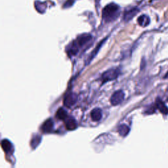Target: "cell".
I'll list each match as a JSON object with an SVG mask.
<instances>
[{
    "instance_id": "obj_1",
    "label": "cell",
    "mask_w": 168,
    "mask_h": 168,
    "mask_svg": "<svg viewBox=\"0 0 168 168\" xmlns=\"http://www.w3.org/2000/svg\"><path fill=\"white\" fill-rule=\"evenodd\" d=\"M119 9V6L115 3H110L107 5L102 10V17L107 20H110L115 17Z\"/></svg>"
},
{
    "instance_id": "obj_2",
    "label": "cell",
    "mask_w": 168,
    "mask_h": 168,
    "mask_svg": "<svg viewBox=\"0 0 168 168\" xmlns=\"http://www.w3.org/2000/svg\"><path fill=\"white\" fill-rule=\"evenodd\" d=\"M120 74V71L118 69H109L106 72H104L102 75V80L103 83L107 82L109 81L114 80L118 78V76Z\"/></svg>"
},
{
    "instance_id": "obj_3",
    "label": "cell",
    "mask_w": 168,
    "mask_h": 168,
    "mask_svg": "<svg viewBox=\"0 0 168 168\" xmlns=\"http://www.w3.org/2000/svg\"><path fill=\"white\" fill-rule=\"evenodd\" d=\"M124 97H125V93H123V91L122 90L116 91V92H114L111 97L110 99L111 104L114 105V106H116V105H118L119 104L122 102V101L124 99Z\"/></svg>"
},
{
    "instance_id": "obj_4",
    "label": "cell",
    "mask_w": 168,
    "mask_h": 168,
    "mask_svg": "<svg viewBox=\"0 0 168 168\" xmlns=\"http://www.w3.org/2000/svg\"><path fill=\"white\" fill-rule=\"evenodd\" d=\"M78 101V96L73 92L68 93L64 99V104L65 106L68 108H71Z\"/></svg>"
},
{
    "instance_id": "obj_5",
    "label": "cell",
    "mask_w": 168,
    "mask_h": 168,
    "mask_svg": "<svg viewBox=\"0 0 168 168\" xmlns=\"http://www.w3.org/2000/svg\"><path fill=\"white\" fill-rule=\"evenodd\" d=\"M91 39H92V36H90L89 34H83L81 36H79L74 43L78 47H82L88 43Z\"/></svg>"
},
{
    "instance_id": "obj_6",
    "label": "cell",
    "mask_w": 168,
    "mask_h": 168,
    "mask_svg": "<svg viewBox=\"0 0 168 168\" xmlns=\"http://www.w3.org/2000/svg\"><path fill=\"white\" fill-rule=\"evenodd\" d=\"M65 127L68 130H74L78 127V124L74 118L68 117L65 120Z\"/></svg>"
},
{
    "instance_id": "obj_7",
    "label": "cell",
    "mask_w": 168,
    "mask_h": 168,
    "mask_svg": "<svg viewBox=\"0 0 168 168\" xmlns=\"http://www.w3.org/2000/svg\"><path fill=\"white\" fill-rule=\"evenodd\" d=\"M53 126L54 123L53 120L51 118H49L44 123V124L42 125L41 129L44 133H50L53 131Z\"/></svg>"
},
{
    "instance_id": "obj_8",
    "label": "cell",
    "mask_w": 168,
    "mask_h": 168,
    "mask_svg": "<svg viewBox=\"0 0 168 168\" xmlns=\"http://www.w3.org/2000/svg\"><path fill=\"white\" fill-rule=\"evenodd\" d=\"M102 110L99 108H94L91 113V118L95 122L99 121L102 118Z\"/></svg>"
},
{
    "instance_id": "obj_9",
    "label": "cell",
    "mask_w": 168,
    "mask_h": 168,
    "mask_svg": "<svg viewBox=\"0 0 168 168\" xmlns=\"http://www.w3.org/2000/svg\"><path fill=\"white\" fill-rule=\"evenodd\" d=\"M2 147L3 150L7 153L12 152L13 149L12 143L8 139H4L2 141Z\"/></svg>"
},
{
    "instance_id": "obj_10",
    "label": "cell",
    "mask_w": 168,
    "mask_h": 168,
    "mask_svg": "<svg viewBox=\"0 0 168 168\" xmlns=\"http://www.w3.org/2000/svg\"><path fill=\"white\" fill-rule=\"evenodd\" d=\"M130 129L128 125H126L125 124H122L120 125V127L118 128V133L121 136L125 137L129 133Z\"/></svg>"
},
{
    "instance_id": "obj_11",
    "label": "cell",
    "mask_w": 168,
    "mask_h": 168,
    "mask_svg": "<svg viewBox=\"0 0 168 168\" xmlns=\"http://www.w3.org/2000/svg\"><path fill=\"white\" fill-rule=\"evenodd\" d=\"M156 107L160 110L161 113H163L164 114H168V108L161 100L158 99L156 101Z\"/></svg>"
},
{
    "instance_id": "obj_12",
    "label": "cell",
    "mask_w": 168,
    "mask_h": 168,
    "mask_svg": "<svg viewBox=\"0 0 168 168\" xmlns=\"http://www.w3.org/2000/svg\"><path fill=\"white\" fill-rule=\"evenodd\" d=\"M138 23L140 26L145 27L147 25H149L150 23V18L146 15H142L139 17L138 18Z\"/></svg>"
},
{
    "instance_id": "obj_13",
    "label": "cell",
    "mask_w": 168,
    "mask_h": 168,
    "mask_svg": "<svg viewBox=\"0 0 168 168\" xmlns=\"http://www.w3.org/2000/svg\"><path fill=\"white\" fill-rule=\"evenodd\" d=\"M56 116H57V118H59V120H65L68 118V113L65 109H63L62 108H60L57 110V113H56Z\"/></svg>"
},
{
    "instance_id": "obj_14",
    "label": "cell",
    "mask_w": 168,
    "mask_h": 168,
    "mask_svg": "<svg viewBox=\"0 0 168 168\" xmlns=\"http://www.w3.org/2000/svg\"><path fill=\"white\" fill-rule=\"evenodd\" d=\"M137 10L136 9H134L131 10L129 12L125 13V16H124L125 20H128L129 19H131V18H133L135 15V14L137 13Z\"/></svg>"
},
{
    "instance_id": "obj_15",
    "label": "cell",
    "mask_w": 168,
    "mask_h": 168,
    "mask_svg": "<svg viewBox=\"0 0 168 168\" xmlns=\"http://www.w3.org/2000/svg\"><path fill=\"white\" fill-rule=\"evenodd\" d=\"M41 141V137L40 136H35L31 141V145L33 148H36V147L40 143Z\"/></svg>"
},
{
    "instance_id": "obj_16",
    "label": "cell",
    "mask_w": 168,
    "mask_h": 168,
    "mask_svg": "<svg viewBox=\"0 0 168 168\" xmlns=\"http://www.w3.org/2000/svg\"><path fill=\"white\" fill-rule=\"evenodd\" d=\"M73 3H74L73 0H68V1H67V2L65 3L64 7H65V8H67V7L71 6V5L73 4Z\"/></svg>"
},
{
    "instance_id": "obj_17",
    "label": "cell",
    "mask_w": 168,
    "mask_h": 168,
    "mask_svg": "<svg viewBox=\"0 0 168 168\" xmlns=\"http://www.w3.org/2000/svg\"><path fill=\"white\" fill-rule=\"evenodd\" d=\"M165 77H168V72H167V75H166Z\"/></svg>"
}]
</instances>
